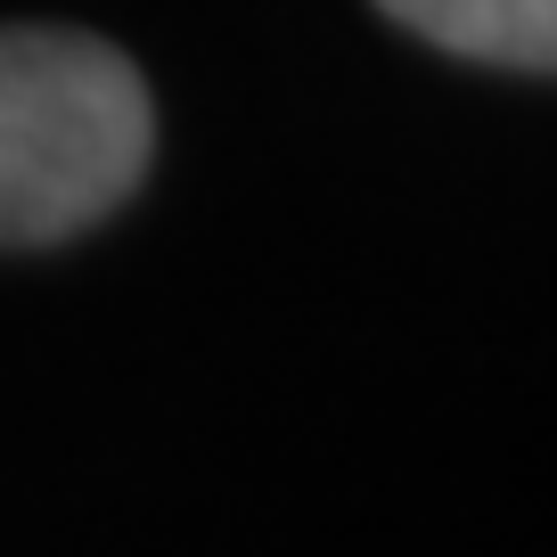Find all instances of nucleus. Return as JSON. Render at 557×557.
Listing matches in <instances>:
<instances>
[{"label":"nucleus","mask_w":557,"mask_h":557,"mask_svg":"<svg viewBox=\"0 0 557 557\" xmlns=\"http://www.w3.org/2000/svg\"><path fill=\"white\" fill-rule=\"evenodd\" d=\"M394 25H410L418 41L484 66H549L557 50V0H377Z\"/></svg>","instance_id":"2"},{"label":"nucleus","mask_w":557,"mask_h":557,"mask_svg":"<svg viewBox=\"0 0 557 557\" xmlns=\"http://www.w3.org/2000/svg\"><path fill=\"white\" fill-rule=\"evenodd\" d=\"M148 90L90 34H0V246H50L148 173Z\"/></svg>","instance_id":"1"}]
</instances>
